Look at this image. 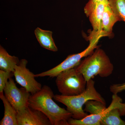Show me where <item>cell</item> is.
<instances>
[{
    "mask_svg": "<svg viewBox=\"0 0 125 125\" xmlns=\"http://www.w3.org/2000/svg\"><path fill=\"white\" fill-rule=\"evenodd\" d=\"M54 93L48 86L44 85L40 91L31 94L28 106L42 112L49 119L52 125H69L68 121L72 114L62 108L53 100Z\"/></svg>",
    "mask_w": 125,
    "mask_h": 125,
    "instance_id": "6da1fadb",
    "label": "cell"
},
{
    "mask_svg": "<svg viewBox=\"0 0 125 125\" xmlns=\"http://www.w3.org/2000/svg\"><path fill=\"white\" fill-rule=\"evenodd\" d=\"M75 68L83 75L87 82L98 75L102 78L108 77L114 70V66L108 56L98 46Z\"/></svg>",
    "mask_w": 125,
    "mask_h": 125,
    "instance_id": "7a4b0ae2",
    "label": "cell"
},
{
    "mask_svg": "<svg viewBox=\"0 0 125 125\" xmlns=\"http://www.w3.org/2000/svg\"><path fill=\"white\" fill-rule=\"evenodd\" d=\"M94 84L95 82L92 79L87 81L86 89L82 93L73 96L56 94L54 99L66 106L67 110L72 114V118L83 119L88 115L83 108V106L88 101L94 100L106 104L104 99L95 89Z\"/></svg>",
    "mask_w": 125,
    "mask_h": 125,
    "instance_id": "3957f363",
    "label": "cell"
},
{
    "mask_svg": "<svg viewBox=\"0 0 125 125\" xmlns=\"http://www.w3.org/2000/svg\"><path fill=\"white\" fill-rule=\"evenodd\" d=\"M56 84L58 91L65 96L78 95L84 92L87 81L75 67L61 72L56 77Z\"/></svg>",
    "mask_w": 125,
    "mask_h": 125,
    "instance_id": "277c9868",
    "label": "cell"
},
{
    "mask_svg": "<svg viewBox=\"0 0 125 125\" xmlns=\"http://www.w3.org/2000/svg\"><path fill=\"white\" fill-rule=\"evenodd\" d=\"M102 37H96L89 39V45L80 53L70 55L62 62L56 67L49 70L35 74L36 77L49 76L51 78L56 77L62 72L74 68L80 62L84 57L91 55L98 46V43Z\"/></svg>",
    "mask_w": 125,
    "mask_h": 125,
    "instance_id": "5b68a950",
    "label": "cell"
},
{
    "mask_svg": "<svg viewBox=\"0 0 125 125\" xmlns=\"http://www.w3.org/2000/svg\"><path fill=\"white\" fill-rule=\"evenodd\" d=\"M4 93L5 97L16 112L29 106L28 101L31 94L23 87L18 88L12 78H10L6 83Z\"/></svg>",
    "mask_w": 125,
    "mask_h": 125,
    "instance_id": "8992f818",
    "label": "cell"
},
{
    "mask_svg": "<svg viewBox=\"0 0 125 125\" xmlns=\"http://www.w3.org/2000/svg\"><path fill=\"white\" fill-rule=\"evenodd\" d=\"M27 63L25 59L21 60L16 66L14 75L16 82L32 94L42 89V84L35 79V74L27 69Z\"/></svg>",
    "mask_w": 125,
    "mask_h": 125,
    "instance_id": "52a82bcc",
    "label": "cell"
},
{
    "mask_svg": "<svg viewBox=\"0 0 125 125\" xmlns=\"http://www.w3.org/2000/svg\"><path fill=\"white\" fill-rule=\"evenodd\" d=\"M108 1H97L89 0L84 7V13L88 17L93 30L90 35L104 37L102 33L103 14Z\"/></svg>",
    "mask_w": 125,
    "mask_h": 125,
    "instance_id": "ba28073f",
    "label": "cell"
},
{
    "mask_svg": "<svg viewBox=\"0 0 125 125\" xmlns=\"http://www.w3.org/2000/svg\"><path fill=\"white\" fill-rule=\"evenodd\" d=\"M17 113L18 125H52L45 114L29 106Z\"/></svg>",
    "mask_w": 125,
    "mask_h": 125,
    "instance_id": "9c48e42d",
    "label": "cell"
},
{
    "mask_svg": "<svg viewBox=\"0 0 125 125\" xmlns=\"http://www.w3.org/2000/svg\"><path fill=\"white\" fill-rule=\"evenodd\" d=\"M120 21L108 2L106 5L102 19V33L103 37H110L114 25L118 21Z\"/></svg>",
    "mask_w": 125,
    "mask_h": 125,
    "instance_id": "30bf717a",
    "label": "cell"
},
{
    "mask_svg": "<svg viewBox=\"0 0 125 125\" xmlns=\"http://www.w3.org/2000/svg\"><path fill=\"white\" fill-rule=\"evenodd\" d=\"M34 33L41 46L52 51H58L52 38V31L43 30L38 27L35 29Z\"/></svg>",
    "mask_w": 125,
    "mask_h": 125,
    "instance_id": "8fae6325",
    "label": "cell"
},
{
    "mask_svg": "<svg viewBox=\"0 0 125 125\" xmlns=\"http://www.w3.org/2000/svg\"><path fill=\"white\" fill-rule=\"evenodd\" d=\"M0 98L4 107V116L0 122V125H18L17 112L5 97L4 92L0 93Z\"/></svg>",
    "mask_w": 125,
    "mask_h": 125,
    "instance_id": "7c38bea8",
    "label": "cell"
},
{
    "mask_svg": "<svg viewBox=\"0 0 125 125\" xmlns=\"http://www.w3.org/2000/svg\"><path fill=\"white\" fill-rule=\"evenodd\" d=\"M20 61L15 56L10 55L1 46H0V69L14 73L16 65Z\"/></svg>",
    "mask_w": 125,
    "mask_h": 125,
    "instance_id": "4fadbf2b",
    "label": "cell"
},
{
    "mask_svg": "<svg viewBox=\"0 0 125 125\" xmlns=\"http://www.w3.org/2000/svg\"><path fill=\"white\" fill-rule=\"evenodd\" d=\"M108 2L121 21L125 22V0H109Z\"/></svg>",
    "mask_w": 125,
    "mask_h": 125,
    "instance_id": "5bb4252c",
    "label": "cell"
},
{
    "mask_svg": "<svg viewBox=\"0 0 125 125\" xmlns=\"http://www.w3.org/2000/svg\"><path fill=\"white\" fill-rule=\"evenodd\" d=\"M13 75V72L0 70V93L4 92V89L8 80L11 78Z\"/></svg>",
    "mask_w": 125,
    "mask_h": 125,
    "instance_id": "9a60e30c",
    "label": "cell"
},
{
    "mask_svg": "<svg viewBox=\"0 0 125 125\" xmlns=\"http://www.w3.org/2000/svg\"><path fill=\"white\" fill-rule=\"evenodd\" d=\"M110 90L113 94H117L123 92L125 90V83L112 84L110 86Z\"/></svg>",
    "mask_w": 125,
    "mask_h": 125,
    "instance_id": "2e32d148",
    "label": "cell"
},
{
    "mask_svg": "<svg viewBox=\"0 0 125 125\" xmlns=\"http://www.w3.org/2000/svg\"><path fill=\"white\" fill-rule=\"evenodd\" d=\"M97 1H108L109 0H94Z\"/></svg>",
    "mask_w": 125,
    "mask_h": 125,
    "instance_id": "e0dca14e",
    "label": "cell"
}]
</instances>
